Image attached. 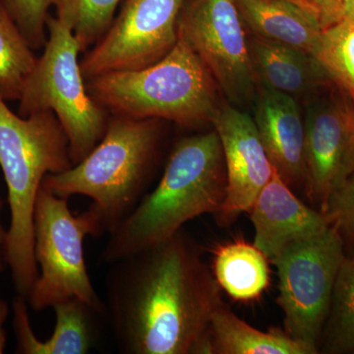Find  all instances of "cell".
Returning a JSON list of instances; mask_svg holds the SVG:
<instances>
[{"instance_id": "obj_1", "label": "cell", "mask_w": 354, "mask_h": 354, "mask_svg": "<svg viewBox=\"0 0 354 354\" xmlns=\"http://www.w3.org/2000/svg\"><path fill=\"white\" fill-rule=\"evenodd\" d=\"M106 316L125 354H199L221 288L181 230L109 265Z\"/></svg>"}, {"instance_id": "obj_2", "label": "cell", "mask_w": 354, "mask_h": 354, "mask_svg": "<svg viewBox=\"0 0 354 354\" xmlns=\"http://www.w3.org/2000/svg\"><path fill=\"white\" fill-rule=\"evenodd\" d=\"M225 194L227 171L218 133L184 137L172 149L158 185L109 234L102 262L111 265L167 241L197 216H215Z\"/></svg>"}, {"instance_id": "obj_3", "label": "cell", "mask_w": 354, "mask_h": 354, "mask_svg": "<svg viewBox=\"0 0 354 354\" xmlns=\"http://www.w3.org/2000/svg\"><path fill=\"white\" fill-rule=\"evenodd\" d=\"M72 165L68 138L55 113L41 111L23 118L0 97V167L10 209L4 261L18 295L26 299L39 274L34 212L39 188L48 174Z\"/></svg>"}, {"instance_id": "obj_4", "label": "cell", "mask_w": 354, "mask_h": 354, "mask_svg": "<svg viewBox=\"0 0 354 354\" xmlns=\"http://www.w3.org/2000/svg\"><path fill=\"white\" fill-rule=\"evenodd\" d=\"M162 138L158 120L111 114L99 144L78 164L48 174L41 186L66 199L75 195L92 199L104 232L111 234L147 194Z\"/></svg>"}, {"instance_id": "obj_5", "label": "cell", "mask_w": 354, "mask_h": 354, "mask_svg": "<svg viewBox=\"0 0 354 354\" xmlns=\"http://www.w3.org/2000/svg\"><path fill=\"white\" fill-rule=\"evenodd\" d=\"M91 97L108 113L181 127L209 124L221 108L220 88L195 51L179 38L158 62L109 72L86 81Z\"/></svg>"}, {"instance_id": "obj_6", "label": "cell", "mask_w": 354, "mask_h": 354, "mask_svg": "<svg viewBox=\"0 0 354 354\" xmlns=\"http://www.w3.org/2000/svg\"><path fill=\"white\" fill-rule=\"evenodd\" d=\"M106 234L92 206L73 215L68 199L41 186L34 212V254L39 269L27 297L34 311L78 298L106 316V304L95 291L86 266L84 239Z\"/></svg>"}, {"instance_id": "obj_7", "label": "cell", "mask_w": 354, "mask_h": 354, "mask_svg": "<svg viewBox=\"0 0 354 354\" xmlns=\"http://www.w3.org/2000/svg\"><path fill=\"white\" fill-rule=\"evenodd\" d=\"M46 28L48 41L18 101L17 113H55L68 138L74 165L101 141L111 115L88 94L72 30L51 15Z\"/></svg>"}, {"instance_id": "obj_8", "label": "cell", "mask_w": 354, "mask_h": 354, "mask_svg": "<svg viewBox=\"0 0 354 354\" xmlns=\"http://www.w3.org/2000/svg\"><path fill=\"white\" fill-rule=\"evenodd\" d=\"M346 257L341 237L330 227L318 236L290 244L271 260L278 270L277 302L283 310V330L316 354Z\"/></svg>"}, {"instance_id": "obj_9", "label": "cell", "mask_w": 354, "mask_h": 354, "mask_svg": "<svg viewBox=\"0 0 354 354\" xmlns=\"http://www.w3.org/2000/svg\"><path fill=\"white\" fill-rule=\"evenodd\" d=\"M177 32L208 68L228 101L235 106L254 102L260 82L235 0H185Z\"/></svg>"}, {"instance_id": "obj_10", "label": "cell", "mask_w": 354, "mask_h": 354, "mask_svg": "<svg viewBox=\"0 0 354 354\" xmlns=\"http://www.w3.org/2000/svg\"><path fill=\"white\" fill-rule=\"evenodd\" d=\"M185 0H125L120 13L80 60L87 81L109 72L137 70L165 57L178 41Z\"/></svg>"}, {"instance_id": "obj_11", "label": "cell", "mask_w": 354, "mask_h": 354, "mask_svg": "<svg viewBox=\"0 0 354 354\" xmlns=\"http://www.w3.org/2000/svg\"><path fill=\"white\" fill-rule=\"evenodd\" d=\"M304 192L323 213L354 171V104L344 94L310 99L304 120Z\"/></svg>"}, {"instance_id": "obj_12", "label": "cell", "mask_w": 354, "mask_h": 354, "mask_svg": "<svg viewBox=\"0 0 354 354\" xmlns=\"http://www.w3.org/2000/svg\"><path fill=\"white\" fill-rule=\"evenodd\" d=\"M212 125L220 138L227 171L225 199L214 216L220 227H230L242 214L249 213L274 167L249 114L232 104H221Z\"/></svg>"}, {"instance_id": "obj_13", "label": "cell", "mask_w": 354, "mask_h": 354, "mask_svg": "<svg viewBox=\"0 0 354 354\" xmlns=\"http://www.w3.org/2000/svg\"><path fill=\"white\" fill-rule=\"evenodd\" d=\"M249 215L255 230L253 244L270 260L290 244L313 239L330 227L324 214L302 202L274 169Z\"/></svg>"}, {"instance_id": "obj_14", "label": "cell", "mask_w": 354, "mask_h": 354, "mask_svg": "<svg viewBox=\"0 0 354 354\" xmlns=\"http://www.w3.org/2000/svg\"><path fill=\"white\" fill-rule=\"evenodd\" d=\"M253 120L274 171L291 189L304 191L305 128L297 100L261 87Z\"/></svg>"}, {"instance_id": "obj_15", "label": "cell", "mask_w": 354, "mask_h": 354, "mask_svg": "<svg viewBox=\"0 0 354 354\" xmlns=\"http://www.w3.org/2000/svg\"><path fill=\"white\" fill-rule=\"evenodd\" d=\"M27 300L17 295L13 302V325L17 339L16 353L23 354H85L97 337L94 309L78 298H70L53 307L55 327L46 341L32 332Z\"/></svg>"}, {"instance_id": "obj_16", "label": "cell", "mask_w": 354, "mask_h": 354, "mask_svg": "<svg viewBox=\"0 0 354 354\" xmlns=\"http://www.w3.org/2000/svg\"><path fill=\"white\" fill-rule=\"evenodd\" d=\"M247 41L251 62L262 87L297 100L313 97L332 84L309 53L252 35Z\"/></svg>"}, {"instance_id": "obj_17", "label": "cell", "mask_w": 354, "mask_h": 354, "mask_svg": "<svg viewBox=\"0 0 354 354\" xmlns=\"http://www.w3.org/2000/svg\"><path fill=\"white\" fill-rule=\"evenodd\" d=\"M251 35L312 55L324 31L320 22L288 0H235Z\"/></svg>"}, {"instance_id": "obj_18", "label": "cell", "mask_w": 354, "mask_h": 354, "mask_svg": "<svg viewBox=\"0 0 354 354\" xmlns=\"http://www.w3.org/2000/svg\"><path fill=\"white\" fill-rule=\"evenodd\" d=\"M201 354H316L279 328L255 329L223 304L209 322Z\"/></svg>"}, {"instance_id": "obj_19", "label": "cell", "mask_w": 354, "mask_h": 354, "mask_svg": "<svg viewBox=\"0 0 354 354\" xmlns=\"http://www.w3.org/2000/svg\"><path fill=\"white\" fill-rule=\"evenodd\" d=\"M213 274L221 290L235 301L259 299L269 288L268 257L254 244L228 242L216 249Z\"/></svg>"}, {"instance_id": "obj_20", "label": "cell", "mask_w": 354, "mask_h": 354, "mask_svg": "<svg viewBox=\"0 0 354 354\" xmlns=\"http://www.w3.org/2000/svg\"><path fill=\"white\" fill-rule=\"evenodd\" d=\"M319 353H354V256L344 258L335 278Z\"/></svg>"}, {"instance_id": "obj_21", "label": "cell", "mask_w": 354, "mask_h": 354, "mask_svg": "<svg viewBox=\"0 0 354 354\" xmlns=\"http://www.w3.org/2000/svg\"><path fill=\"white\" fill-rule=\"evenodd\" d=\"M15 22L0 7V97L19 101L38 58Z\"/></svg>"}, {"instance_id": "obj_22", "label": "cell", "mask_w": 354, "mask_h": 354, "mask_svg": "<svg viewBox=\"0 0 354 354\" xmlns=\"http://www.w3.org/2000/svg\"><path fill=\"white\" fill-rule=\"evenodd\" d=\"M312 57L354 104V21L344 18L324 30Z\"/></svg>"}, {"instance_id": "obj_23", "label": "cell", "mask_w": 354, "mask_h": 354, "mask_svg": "<svg viewBox=\"0 0 354 354\" xmlns=\"http://www.w3.org/2000/svg\"><path fill=\"white\" fill-rule=\"evenodd\" d=\"M120 0H51L58 20L73 32L81 53H85L108 31Z\"/></svg>"}, {"instance_id": "obj_24", "label": "cell", "mask_w": 354, "mask_h": 354, "mask_svg": "<svg viewBox=\"0 0 354 354\" xmlns=\"http://www.w3.org/2000/svg\"><path fill=\"white\" fill-rule=\"evenodd\" d=\"M0 7L15 22L32 50L44 48L51 0H0Z\"/></svg>"}, {"instance_id": "obj_25", "label": "cell", "mask_w": 354, "mask_h": 354, "mask_svg": "<svg viewBox=\"0 0 354 354\" xmlns=\"http://www.w3.org/2000/svg\"><path fill=\"white\" fill-rule=\"evenodd\" d=\"M329 225L341 237L346 257L354 256V171L328 200L323 212Z\"/></svg>"}, {"instance_id": "obj_26", "label": "cell", "mask_w": 354, "mask_h": 354, "mask_svg": "<svg viewBox=\"0 0 354 354\" xmlns=\"http://www.w3.org/2000/svg\"><path fill=\"white\" fill-rule=\"evenodd\" d=\"M311 13L323 29L344 19L342 0H288Z\"/></svg>"}, {"instance_id": "obj_27", "label": "cell", "mask_w": 354, "mask_h": 354, "mask_svg": "<svg viewBox=\"0 0 354 354\" xmlns=\"http://www.w3.org/2000/svg\"><path fill=\"white\" fill-rule=\"evenodd\" d=\"M8 305L4 300L0 299V353H3L6 344V334L3 329V324L8 316Z\"/></svg>"}, {"instance_id": "obj_28", "label": "cell", "mask_w": 354, "mask_h": 354, "mask_svg": "<svg viewBox=\"0 0 354 354\" xmlns=\"http://www.w3.org/2000/svg\"><path fill=\"white\" fill-rule=\"evenodd\" d=\"M3 208V200L0 197V212ZM7 230H4L1 221H0V272L3 270L4 261V245H6Z\"/></svg>"}, {"instance_id": "obj_29", "label": "cell", "mask_w": 354, "mask_h": 354, "mask_svg": "<svg viewBox=\"0 0 354 354\" xmlns=\"http://www.w3.org/2000/svg\"><path fill=\"white\" fill-rule=\"evenodd\" d=\"M344 14L346 19L354 21V0H342Z\"/></svg>"}]
</instances>
